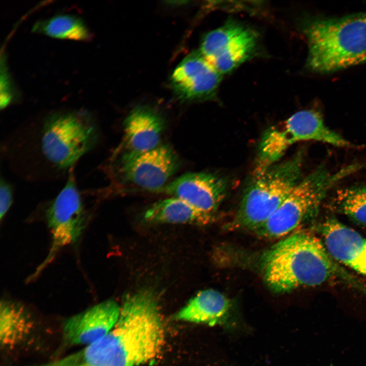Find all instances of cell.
Here are the masks:
<instances>
[{"mask_svg":"<svg viewBox=\"0 0 366 366\" xmlns=\"http://www.w3.org/2000/svg\"><path fill=\"white\" fill-rule=\"evenodd\" d=\"M165 330L158 299L150 290L126 296L113 329L67 357V366H139L161 352Z\"/></svg>","mask_w":366,"mask_h":366,"instance_id":"6da1fadb","label":"cell"},{"mask_svg":"<svg viewBox=\"0 0 366 366\" xmlns=\"http://www.w3.org/2000/svg\"><path fill=\"white\" fill-rule=\"evenodd\" d=\"M323 242L309 232L299 231L285 237L263 255L264 280L274 292L286 293L322 284L337 267Z\"/></svg>","mask_w":366,"mask_h":366,"instance_id":"7a4b0ae2","label":"cell"},{"mask_svg":"<svg viewBox=\"0 0 366 366\" xmlns=\"http://www.w3.org/2000/svg\"><path fill=\"white\" fill-rule=\"evenodd\" d=\"M34 133L32 149L36 157L59 174L69 173L81 157L97 146L100 136L94 115L83 109L52 111Z\"/></svg>","mask_w":366,"mask_h":366,"instance_id":"3957f363","label":"cell"},{"mask_svg":"<svg viewBox=\"0 0 366 366\" xmlns=\"http://www.w3.org/2000/svg\"><path fill=\"white\" fill-rule=\"evenodd\" d=\"M302 29L308 43L310 69L328 73L366 63V12L309 18Z\"/></svg>","mask_w":366,"mask_h":366,"instance_id":"277c9868","label":"cell"},{"mask_svg":"<svg viewBox=\"0 0 366 366\" xmlns=\"http://www.w3.org/2000/svg\"><path fill=\"white\" fill-rule=\"evenodd\" d=\"M363 167L354 163L332 171L320 165L302 177L273 214L253 232L267 239L280 238L294 233L315 214L334 186Z\"/></svg>","mask_w":366,"mask_h":366,"instance_id":"5b68a950","label":"cell"},{"mask_svg":"<svg viewBox=\"0 0 366 366\" xmlns=\"http://www.w3.org/2000/svg\"><path fill=\"white\" fill-rule=\"evenodd\" d=\"M303 161L299 151L255 173L229 227L253 232L266 222L301 179Z\"/></svg>","mask_w":366,"mask_h":366,"instance_id":"8992f818","label":"cell"},{"mask_svg":"<svg viewBox=\"0 0 366 366\" xmlns=\"http://www.w3.org/2000/svg\"><path fill=\"white\" fill-rule=\"evenodd\" d=\"M310 140L340 147L353 146L327 126L319 112L314 110L299 111L265 130L260 141L254 173L278 163L294 144Z\"/></svg>","mask_w":366,"mask_h":366,"instance_id":"52a82bcc","label":"cell"},{"mask_svg":"<svg viewBox=\"0 0 366 366\" xmlns=\"http://www.w3.org/2000/svg\"><path fill=\"white\" fill-rule=\"evenodd\" d=\"M180 166L179 159L171 146L160 144L143 152L116 151L107 167L113 181L157 192L167 184Z\"/></svg>","mask_w":366,"mask_h":366,"instance_id":"ba28073f","label":"cell"},{"mask_svg":"<svg viewBox=\"0 0 366 366\" xmlns=\"http://www.w3.org/2000/svg\"><path fill=\"white\" fill-rule=\"evenodd\" d=\"M44 216L51 235V246L46 257L29 281L39 276L62 249L76 242L85 227L87 212L77 187L74 167L69 171L63 188L47 203Z\"/></svg>","mask_w":366,"mask_h":366,"instance_id":"9c48e42d","label":"cell"},{"mask_svg":"<svg viewBox=\"0 0 366 366\" xmlns=\"http://www.w3.org/2000/svg\"><path fill=\"white\" fill-rule=\"evenodd\" d=\"M258 36L252 29L229 21L203 38L200 52L221 74L228 73L256 52Z\"/></svg>","mask_w":366,"mask_h":366,"instance_id":"30bf717a","label":"cell"},{"mask_svg":"<svg viewBox=\"0 0 366 366\" xmlns=\"http://www.w3.org/2000/svg\"><path fill=\"white\" fill-rule=\"evenodd\" d=\"M221 80L220 73L198 51L190 53L175 68L170 85L181 102L211 99L216 95Z\"/></svg>","mask_w":366,"mask_h":366,"instance_id":"8fae6325","label":"cell"},{"mask_svg":"<svg viewBox=\"0 0 366 366\" xmlns=\"http://www.w3.org/2000/svg\"><path fill=\"white\" fill-rule=\"evenodd\" d=\"M227 191L223 179L207 172H189L167 184L157 193L179 198L214 218Z\"/></svg>","mask_w":366,"mask_h":366,"instance_id":"7c38bea8","label":"cell"},{"mask_svg":"<svg viewBox=\"0 0 366 366\" xmlns=\"http://www.w3.org/2000/svg\"><path fill=\"white\" fill-rule=\"evenodd\" d=\"M120 306L107 300L65 320L63 325L64 346H87L106 336L118 320Z\"/></svg>","mask_w":366,"mask_h":366,"instance_id":"4fadbf2b","label":"cell"},{"mask_svg":"<svg viewBox=\"0 0 366 366\" xmlns=\"http://www.w3.org/2000/svg\"><path fill=\"white\" fill-rule=\"evenodd\" d=\"M323 243L331 257L366 276V238L337 220L329 219L322 225Z\"/></svg>","mask_w":366,"mask_h":366,"instance_id":"5bb4252c","label":"cell"},{"mask_svg":"<svg viewBox=\"0 0 366 366\" xmlns=\"http://www.w3.org/2000/svg\"><path fill=\"white\" fill-rule=\"evenodd\" d=\"M165 127L162 116L147 106L134 108L124 122V142L128 150L143 152L159 145Z\"/></svg>","mask_w":366,"mask_h":366,"instance_id":"9a60e30c","label":"cell"},{"mask_svg":"<svg viewBox=\"0 0 366 366\" xmlns=\"http://www.w3.org/2000/svg\"><path fill=\"white\" fill-rule=\"evenodd\" d=\"M229 299L220 292L205 289L192 297L174 316L176 320L214 325L224 324L231 309Z\"/></svg>","mask_w":366,"mask_h":366,"instance_id":"2e32d148","label":"cell"},{"mask_svg":"<svg viewBox=\"0 0 366 366\" xmlns=\"http://www.w3.org/2000/svg\"><path fill=\"white\" fill-rule=\"evenodd\" d=\"M143 219L151 223L190 224L204 225L215 218L174 197L159 200L146 209Z\"/></svg>","mask_w":366,"mask_h":366,"instance_id":"e0dca14e","label":"cell"},{"mask_svg":"<svg viewBox=\"0 0 366 366\" xmlns=\"http://www.w3.org/2000/svg\"><path fill=\"white\" fill-rule=\"evenodd\" d=\"M34 323L25 307L4 300L0 304V343L2 348H13L31 332Z\"/></svg>","mask_w":366,"mask_h":366,"instance_id":"ac0fdd59","label":"cell"},{"mask_svg":"<svg viewBox=\"0 0 366 366\" xmlns=\"http://www.w3.org/2000/svg\"><path fill=\"white\" fill-rule=\"evenodd\" d=\"M32 31L60 39L88 41L93 35L85 22L72 14H59L37 21Z\"/></svg>","mask_w":366,"mask_h":366,"instance_id":"d6986e66","label":"cell"},{"mask_svg":"<svg viewBox=\"0 0 366 366\" xmlns=\"http://www.w3.org/2000/svg\"><path fill=\"white\" fill-rule=\"evenodd\" d=\"M333 200L343 213L355 221L366 225V187L340 189L336 193Z\"/></svg>","mask_w":366,"mask_h":366,"instance_id":"ffe728a7","label":"cell"},{"mask_svg":"<svg viewBox=\"0 0 366 366\" xmlns=\"http://www.w3.org/2000/svg\"><path fill=\"white\" fill-rule=\"evenodd\" d=\"M2 65L1 77V108L4 109L18 100L15 86L10 78L5 62Z\"/></svg>","mask_w":366,"mask_h":366,"instance_id":"44dd1931","label":"cell"},{"mask_svg":"<svg viewBox=\"0 0 366 366\" xmlns=\"http://www.w3.org/2000/svg\"><path fill=\"white\" fill-rule=\"evenodd\" d=\"M13 190L12 185L2 177L0 181V220H3L12 202Z\"/></svg>","mask_w":366,"mask_h":366,"instance_id":"7402d4cb","label":"cell"},{"mask_svg":"<svg viewBox=\"0 0 366 366\" xmlns=\"http://www.w3.org/2000/svg\"><path fill=\"white\" fill-rule=\"evenodd\" d=\"M330 366H333V365L332 364H331Z\"/></svg>","mask_w":366,"mask_h":366,"instance_id":"603a6c76","label":"cell"}]
</instances>
